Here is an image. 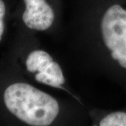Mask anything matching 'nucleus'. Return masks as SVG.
<instances>
[{"instance_id": "nucleus-4", "label": "nucleus", "mask_w": 126, "mask_h": 126, "mask_svg": "<svg viewBox=\"0 0 126 126\" xmlns=\"http://www.w3.org/2000/svg\"><path fill=\"white\" fill-rule=\"evenodd\" d=\"M5 4L2 0H0V41L1 39V35L4 32V25L3 22V18L5 15Z\"/></svg>"}, {"instance_id": "nucleus-1", "label": "nucleus", "mask_w": 126, "mask_h": 126, "mask_svg": "<svg viewBox=\"0 0 126 126\" xmlns=\"http://www.w3.org/2000/svg\"><path fill=\"white\" fill-rule=\"evenodd\" d=\"M4 99L10 112L30 126H49L59 113L58 103L53 97L27 83L9 86Z\"/></svg>"}, {"instance_id": "nucleus-2", "label": "nucleus", "mask_w": 126, "mask_h": 126, "mask_svg": "<svg viewBox=\"0 0 126 126\" xmlns=\"http://www.w3.org/2000/svg\"><path fill=\"white\" fill-rule=\"evenodd\" d=\"M53 61L50 55L45 51L34 50L28 55L26 60V67L30 72L50 73V63Z\"/></svg>"}, {"instance_id": "nucleus-3", "label": "nucleus", "mask_w": 126, "mask_h": 126, "mask_svg": "<svg viewBox=\"0 0 126 126\" xmlns=\"http://www.w3.org/2000/svg\"><path fill=\"white\" fill-rule=\"evenodd\" d=\"M100 126H126V113L118 111L109 113L99 123Z\"/></svg>"}]
</instances>
